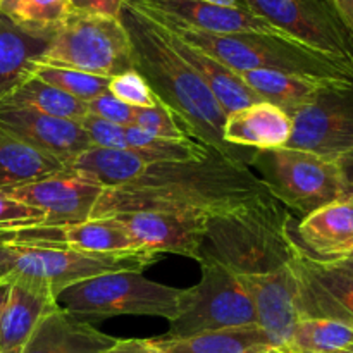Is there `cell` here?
<instances>
[{
    "label": "cell",
    "instance_id": "obj_1",
    "mask_svg": "<svg viewBox=\"0 0 353 353\" xmlns=\"http://www.w3.org/2000/svg\"><path fill=\"white\" fill-rule=\"evenodd\" d=\"M262 193H269L268 188L247 164L210 150L200 161L148 164L133 181L105 188L92 219L141 210H183L209 216Z\"/></svg>",
    "mask_w": 353,
    "mask_h": 353
},
{
    "label": "cell",
    "instance_id": "obj_2",
    "mask_svg": "<svg viewBox=\"0 0 353 353\" xmlns=\"http://www.w3.org/2000/svg\"><path fill=\"white\" fill-rule=\"evenodd\" d=\"M119 19L130 34L134 69L143 76L157 100L174 114L188 137L250 168L255 150L231 147L224 141L226 112L199 72L172 48L162 28L126 2L121 7Z\"/></svg>",
    "mask_w": 353,
    "mask_h": 353
},
{
    "label": "cell",
    "instance_id": "obj_3",
    "mask_svg": "<svg viewBox=\"0 0 353 353\" xmlns=\"http://www.w3.org/2000/svg\"><path fill=\"white\" fill-rule=\"evenodd\" d=\"M293 217L271 193L207 216L203 254L238 276H261L285 268L299 252Z\"/></svg>",
    "mask_w": 353,
    "mask_h": 353
},
{
    "label": "cell",
    "instance_id": "obj_4",
    "mask_svg": "<svg viewBox=\"0 0 353 353\" xmlns=\"http://www.w3.org/2000/svg\"><path fill=\"white\" fill-rule=\"evenodd\" d=\"M159 23V21H155ZM234 72L271 69L327 81H352L353 69L285 34H212L159 23Z\"/></svg>",
    "mask_w": 353,
    "mask_h": 353
},
{
    "label": "cell",
    "instance_id": "obj_5",
    "mask_svg": "<svg viewBox=\"0 0 353 353\" xmlns=\"http://www.w3.org/2000/svg\"><path fill=\"white\" fill-rule=\"evenodd\" d=\"M185 290L161 285L141 271H116L81 279L57 295V305L79 319L116 316L178 317Z\"/></svg>",
    "mask_w": 353,
    "mask_h": 353
},
{
    "label": "cell",
    "instance_id": "obj_6",
    "mask_svg": "<svg viewBox=\"0 0 353 353\" xmlns=\"http://www.w3.org/2000/svg\"><path fill=\"white\" fill-rule=\"evenodd\" d=\"M159 254H81L64 248L33 247L0 240V283H28L52 290L55 295L68 286L116 271H141L155 264Z\"/></svg>",
    "mask_w": 353,
    "mask_h": 353
},
{
    "label": "cell",
    "instance_id": "obj_7",
    "mask_svg": "<svg viewBox=\"0 0 353 353\" xmlns=\"http://www.w3.org/2000/svg\"><path fill=\"white\" fill-rule=\"evenodd\" d=\"M38 64L114 78L134 69L133 47L119 17L71 12Z\"/></svg>",
    "mask_w": 353,
    "mask_h": 353
},
{
    "label": "cell",
    "instance_id": "obj_8",
    "mask_svg": "<svg viewBox=\"0 0 353 353\" xmlns=\"http://www.w3.org/2000/svg\"><path fill=\"white\" fill-rule=\"evenodd\" d=\"M250 165L259 169L268 192L300 219L343 195V169L312 152L299 148L255 150Z\"/></svg>",
    "mask_w": 353,
    "mask_h": 353
},
{
    "label": "cell",
    "instance_id": "obj_9",
    "mask_svg": "<svg viewBox=\"0 0 353 353\" xmlns=\"http://www.w3.org/2000/svg\"><path fill=\"white\" fill-rule=\"evenodd\" d=\"M202 278L185 288L178 317L169 321L164 338H188L209 331L255 326L257 314L243 279L209 255L200 259ZM259 326V324H257Z\"/></svg>",
    "mask_w": 353,
    "mask_h": 353
},
{
    "label": "cell",
    "instance_id": "obj_10",
    "mask_svg": "<svg viewBox=\"0 0 353 353\" xmlns=\"http://www.w3.org/2000/svg\"><path fill=\"white\" fill-rule=\"evenodd\" d=\"M286 37L353 69V40L330 0H241Z\"/></svg>",
    "mask_w": 353,
    "mask_h": 353
},
{
    "label": "cell",
    "instance_id": "obj_11",
    "mask_svg": "<svg viewBox=\"0 0 353 353\" xmlns=\"http://www.w3.org/2000/svg\"><path fill=\"white\" fill-rule=\"evenodd\" d=\"M286 147L340 162L353 154V81L326 86L292 114Z\"/></svg>",
    "mask_w": 353,
    "mask_h": 353
},
{
    "label": "cell",
    "instance_id": "obj_12",
    "mask_svg": "<svg viewBox=\"0 0 353 353\" xmlns=\"http://www.w3.org/2000/svg\"><path fill=\"white\" fill-rule=\"evenodd\" d=\"M0 240L33 247L64 248L81 254H137L138 245L117 217L90 219L85 223L33 224L0 231Z\"/></svg>",
    "mask_w": 353,
    "mask_h": 353
},
{
    "label": "cell",
    "instance_id": "obj_13",
    "mask_svg": "<svg viewBox=\"0 0 353 353\" xmlns=\"http://www.w3.org/2000/svg\"><path fill=\"white\" fill-rule=\"evenodd\" d=\"M103 190L92 176L64 168L47 178L3 190L2 193L16 202L41 210L47 216V224H68L92 219Z\"/></svg>",
    "mask_w": 353,
    "mask_h": 353
},
{
    "label": "cell",
    "instance_id": "obj_14",
    "mask_svg": "<svg viewBox=\"0 0 353 353\" xmlns=\"http://www.w3.org/2000/svg\"><path fill=\"white\" fill-rule=\"evenodd\" d=\"M150 19L212 34H283L272 24L241 6L226 7L202 0H124ZM286 37V34H285Z\"/></svg>",
    "mask_w": 353,
    "mask_h": 353
},
{
    "label": "cell",
    "instance_id": "obj_15",
    "mask_svg": "<svg viewBox=\"0 0 353 353\" xmlns=\"http://www.w3.org/2000/svg\"><path fill=\"white\" fill-rule=\"evenodd\" d=\"M124 224L140 250L178 254L200 262L207 216L183 210H141L114 216Z\"/></svg>",
    "mask_w": 353,
    "mask_h": 353
},
{
    "label": "cell",
    "instance_id": "obj_16",
    "mask_svg": "<svg viewBox=\"0 0 353 353\" xmlns=\"http://www.w3.org/2000/svg\"><path fill=\"white\" fill-rule=\"evenodd\" d=\"M303 317L340 321L353 327V271L340 262H319L302 250L293 259Z\"/></svg>",
    "mask_w": 353,
    "mask_h": 353
},
{
    "label": "cell",
    "instance_id": "obj_17",
    "mask_svg": "<svg viewBox=\"0 0 353 353\" xmlns=\"http://www.w3.org/2000/svg\"><path fill=\"white\" fill-rule=\"evenodd\" d=\"M254 302L257 324L276 350L285 353L293 330L302 319L299 279L293 261L278 271L261 276H240Z\"/></svg>",
    "mask_w": 353,
    "mask_h": 353
},
{
    "label": "cell",
    "instance_id": "obj_18",
    "mask_svg": "<svg viewBox=\"0 0 353 353\" xmlns=\"http://www.w3.org/2000/svg\"><path fill=\"white\" fill-rule=\"evenodd\" d=\"M0 128L64 168L92 147L78 121L45 116L30 109L0 105Z\"/></svg>",
    "mask_w": 353,
    "mask_h": 353
},
{
    "label": "cell",
    "instance_id": "obj_19",
    "mask_svg": "<svg viewBox=\"0 0 353 353\" xmlns=\"http://www.w3.org/2000/svg\"><path fill=\"white\" fill-rule=\"evenodd\" d=\"M293 238L303 254L319 262L345 261L353 252V200L338 199L295 221Z\"/></svg>",
    "mask_w": 353,
    "mask_h": 353
},
{
    "label": "cell",
    "instance_id": "obj_20",
    "mask_svg": "<svg viewBox=\"0 0 353 353\" xmlns=\"http://www.w3.org/2000/svg\"><path fill=\"white\" fill-rule=\"evenodd\" d=\"M292 130V116L274 103L262 100L228 114L223 138L231 147L272 150L288 145Z\"/></svg>",
    "mask_w": 353,
    "mask_h": 353
},
{
    "label": "cell",
    "instance_id": "obj_21",
    "mask_svg": "<svg viewBox=\"0 0 353 353\" xmlns=\"http://www.w3.org/2000/svg\"><path fill=\"white\" fill-rule=\"evenodd\" d=\"M116 341L59 307L40 321L19 353H105Z\"/></svg>",
    "mask_w": 353,
    "mask_h": 353
},
{
    "label": "cell",
    "instance_id": "obj_22",
    "mask_svg": "<svg viewBox=\"0 0 353 353\" xmlns=\"http://www.w3.org/2000/svg\"><path fill=\"white\" fill-rule=\"evenodd\" d=\"M59 309L57 295L43 286L12 283L0 317V352L21 348L43 317Z\"/></svg>",
    "mask_w": 353,
    "mask_h": 353
},
{
    "label": "cell",
    "instance_id": "obj_23",
    "mask_svg": "<svg viewBox=\"0 0 353 353\" xmlns=\"http://www.w3.org/2000/svg\"><path fill=\"white\" fill-rule=\"evenodd\" d=\"M55 33L24 30L0 14V102L30 78Z\"/></svg>",
    "mask_w": 353,
    "mask_h": 353
},
{
    "label": "cell",
    "instance_id": "obj_24",
    "mask_svg": "<svg viewBox=\"0 0 353 353\" xmlns=\"http://www.w3.org/2000/svg\"><path fill=\"white\" fill-rule=\"evenodd\" d=\"M159 26H161V24H159ZM161 28L165 33V37H168L169 43L172 45V48H174V50L178 52V54L181 55L196 72H199V76L203 79V83L209 86V90L212 92V95L216 97L219 105L223 107L226 116L233 112V110L241 109V107H247L255 102H262V100L252 92L250 86L241 79V76L238 74V72L231 71L230 68H226L223 62L214 59L212 55H209L207 52L186 43L185 40H181L178 34L169 31L168 28Z\"/></svg>",
    "mask_w": 353,
    "mask_h": 353
},
{
    "label": "cell",
    "instance_id": "obj_25",
    "mask_svg": "<svg viewBox=\"0 0 353 353\" xmlns=\"http://www.w3.org/2000/svg\"><path fill=\"white\" fill-rule=\"evenodd\" d=\"M164 353H271L278 352L261 326L209 331L188 338H152Z\"/></svg>",
    "mask_w": 353,
    "mask_h": 353
},
{
    "label": "cell",
    "instance_id": "obj_26",
    "mask_svg": "<svg viewBox=\"0 0 353 353\" xmlns=\"http://www.w3.org/2000/svg\"><path fill=\"white\" fill-rule=\"evenodd\" d=\"M238 74L250 86V90L259 99L264 100V102L274 103L279 109L288 112L290 116L295 110H299L300 107L312 102L317 93L326 88V86L336 85V83H347L307 78V76L271 71V69H255V71H245L238 72Z\"/></svg>",
    "mask_w": 353,
    "mask_h": 353
},
{
    "label": "cell",
    "instance_id": "obj_27",
    "mask_svg": "<svg viewBox=\"0 0 353 353\" xmlns=\"http://www.w3.org/2000/svg\"><path fill=\"white\" fill-rule=\"evenodd\" d=\"M62 169L64 164L0 128V192L47 178Z\"/></svg>",
    "mask_w": 353,
    "mask_h": 353
},
{
    "label": "cell",
    "instance_id": "obj_28",
    "mask_svg": "<svg viewBox=\"0 0 353 353\" xmlns=\"http://www.w3.org/2000/svg\"><path fill=\"white\" fill-rule=\"evenodd\" d=\"M0 105L30 109L45 116L78 121V123H81L83 117L88 114L85 102L41 81L37 76H30L26 81L21 83L7 99L0 102Z\"/></svg>",
    "mask_w": 353,
    "mask_h": 353
},
{
    "label": "cell",
    "instance_id": "obj_29",
    "mask_svg": "<svg viewBox=\"0 0 353 353\" xmlns=\"http://www.w3.org/2000/svg\"><path fill=\"white\" fill-rule=\"evenodd\" d=\"M147 165V162L131 152L90 147L85 154L69 162L65 168L92 176L103 188H114L137 179Z\"/></svg>",
    "mask_w": 353,
    "mask_h": 353
},
{
    "label": "cell",
    "instance_id": "obj_30",
    "mask_svg": "<svg viewBox=\"0 0 353 353\" xmlns=\"http://www.w3.org/2000/svg\"><path fill=\"white\" fill-rule=\"evenodd\" d=\"M353 352V327L323 317H303L293 330L285 353Z\"/></svg>",
    "mask_w": 353,
    "mask_h": 353
},
{
    "label": "cell",
    "instance_id": "obj_31",
    "mask_svg": "<svg viewBox=\"0 0 353 353\" xmlns=\"http://www.w3.org/2000/svg\"><path fill=\"white\" fill-rule=\"evenodd\" d=\"M126 152L138 155L147 164H155V162L200 161L205 159L210 150L193 138L165 140V138L154 137L138 126H126Z\"/></svg>",
    "mask_w": 353,
    "mask_h": 353
},
{
    "label": "cell",
    "instance_id": "obj_32",
    "mask_svg": "<svg viewBox=\"0 0 353 353\" xmlns=\"http://www.w3.org/2000/svg\"><path fill=\"white\" fill-rule=\"evenodd\" d=\"M71 12L69 0H0L3 17L38 33H55Z\"/></svg>",
    "mask_w": 353,
    "mask_h": 353
},
{
    "label": "cell",
    "instance_id": "obj_33",
    "mask_svg": "<svg viewBox=\"0 0 353 353\" xmlns=\"http://www.w3.org/2000/svg\"><path fill=\"white\" fill-rule=\"evenodd\" d=\"M31 76H37L41 81L62 90L68 95L88 103L97 97L103 95L109 90L110 78L88 74V72L76 71L69 68H55V65L37 64Z\"/></svg>",
    "mask_w": 353,
    "mask_h": 353
},
{
    "label": "cell",
    "instance_id": "obj_34",
    "mask_svg": "<svg viewBox=\"0 0 353 353\" xmlns=\"http://www.w3.org/2000/svg\"><path fill=\"white\" fill-rule=\"evenodd\" d=\"M133 126H138L140 130L147 131L154 137L165 138V140H185V138H190L185 128L178 123L174 114L161 100H157L154 107L134 109Z\"/></svg>",
    "mask_w": 353,
    "mask_h": 353
},
{
    "label": "cell",
    "instance_id": "obj_35",
    "mask_svg": "<svg viewBox=\"0 0 353 353\" xmlns=\"http://www.w3.org/2000/svg\"><path fill=\"white\" fill-rule=\"evenodd\" d=\"M107 92L133 109H147L157 103V97L137 69L110 78Z\"/></svg>",
    "mask_w": 353,
    "mask_h": 353
},
{
    "label": "cell",
    "instance_id": "obj_36",
    "mask_svg": "<svg viewBox=\"0 0 353 353\" xmlns=\"http://www.w3.org/2000/svg\"><path fill=\"white\" fill-rule=\"evenodd\" d=\"M79 124L85 130L92 147L105 148V150H126V126L109 123L93 114H86Z\"/></svg>",
    "mask_w": 353,
    "mask_h": 353
},
{
    "label": "cell",
    "instance_id": "obj_37",
    "mask_svg": "<svg viewBox=\"0 0 353 353\" xmlns=\"http://www.w3.org/2000/svg\"><path fill=\"white\" fill-rule=\"evenodd\" d=\"M33 224H47V216L41 210L16 202L0 192V231L33 226Z\"/></svg>",
    "mask_w": 353,
    "mask_h": 353
},
{
    "label": "cell",
    "instance_id": "obj_38",
    "mask_svg": "<svg viewBox=\"0 0 353 353\" xmlns=\"http://www.w3.org/2000/svg\"><path fill=\"white\" fill-rule=\"evenodd\" d=\"M86 107H88V114H93V116L109 121V123L119 124V126H133L134 123L133 107L117 100L109 92L97 97L95 100L86 103Z\"/></svg>",
    "mask_w": 353,
    "mask_h": 353
},
{
    "label": "cell",
    "instance_id": "obj_39",
    "mask_svg": "<svg viewBox=\"0 0 353 353\" xmlns=\"http://www.w3.org/2000/svg\"><path fill=\"white\" fill-rule=\"evenodd\" d=\"M72 12L102 14V16L119 17L124 0H69Z\"/></svg>",
    "mask_w": 353,
    "mask_h": 353
},
{
    "label": "cell",
    "instance_id": "obj_40",
    "mask_svg": "<svg viewBox=\"0 0 353 353\" xmlns=\"http://www.w3.org/2000/svg\"><path fill=\"white\" fill-rule=\"evenodd\" d=\"M105 353H164L150 340L130 338V340H117Z\"/></svg>",
    "mask_w": 353,
    "mask_h": 353
},
{
    "label": "cell",
    "instance_id": "obj_41",
    "mask_svg": "<svg viewBox=\"0 0 353 353\" xmlns=\"http://www.w3.org/2000/svg\"><path fill=\"white\" fill-rule=\"evenodd\" d=\"M338 164L343 169V178H345V186H343V195L341 199L353 200V154L347 155L345 159H341Z\"/></svg>",
    "mask_w": 353,
    "mask_h": 353
},
{
    "label": "cell",
    "instance_id": "obj_42",
    "mask_svg": "<svg viewBox=\"0 0 353 353\" xmlns=\"http://www.w3.org/2000/svg\"><path fill=\"white\" fill-rule=\"evenodd\" d=\"M336 10V14L340 16L341 23L345 24L347 31L350 33L353 40V6H347V3H331Z\"/></svg>",
    "mask_w": 353,
    "mask_h": 353
},
{
    "label": "cell",
    "instance_id": "obj_43",
    "mask_svg": "<svg viewBox=\"0 0 353 353\" xmlns=\"http://www.w3.org/2000/svg\"><path fill=\"white\" fill-rule=\"evenodd\" d=\"M202 2H209V3H216V6H226V7L241 6V0H202Z\"/></svg>",
    "mask_w": 353,
    "mask_h": 353
},
{
    "label": "cell",
    "instance_id": "obj_44",
    "mask_svg": "<svg viewBox=\"0 0 353 353\" xmlns=\"http://www.w3.org/2000/svg\"><path fill=\"white\" fill-rule=\"evenodd\" d=\"M9 286H10V285H2V283H0V317H2L3 305H6L7 293H9Z\"/></svg>",
    "mask_w": 353,
    "mask_h": 353
},
{
    "label": "cell",
    "instance_id": "obj_45",
    "mask_svg": "<svg viewBox=\"0 0 353 353\" xmlns=\"http://www.w3.org/2000/svg\"><path fill=\"white\" fill-rule=\"evenodd\" d=\"M338 262H340V264H343V265H347L348 269H352V271H353V261H352V259H345V261H338Z\"/></svg>",
    "mask_w": 353,
    "mask_h": 353
},
{
    "label": "cell",
    "instance_id": "obj_46",
    "mask_svg": "<svg viewBox=\"0 0 353 353\" xmlns=\"http://www.w3.org/2000/svg\"><path fill=\"white\" fill-rule=\"evenodd\" d=\"M331 3H347V6H353V0H330Z\"/></svg>",
    "mask_w": 353,
    "mask_h": 353
},
{
    "label": "cell",
    "instance_id": "obj_47",
    "mask_svg": "<svg viewBox=\"0 0 353 353\" xmlns=\"http://www.w3.org/2000/svg\"><path fill=\"white\" fill-rule=\"evenodd\" d=\"M21 348H16V350H7V352H0V353H19Z\"/></svg>",
    "mask_w": 353,
    "mask_h": 353
},
{
    "label": "cell",
    "instance_id": "obj_48",
    "mask_svg": "<svg viewBox=\"0 0 353 353\" xmlns=\"http://www.w3.org/2000/svg\"><path fill=\"white\" fill-rule=\"evenodd\" d=\"M348 259H352V261H353V252H352V255H350V257H348Z\"/></svg>",
    "mask_w": 353,
    "mask_h": 353
},
{
    "label": "cell",
    "instance_id": "obj_49",
    "mask_svg": "<svg viewBox=\"0 0 353 353\" xmlns=\"http://www.w3.org/2000/svg\"><path fill=\"white\" fill-rule=\"evenodd\" d=\"M340 353H353V352H340Z\"/></svg>",
    "mask_w": 353,
    "mask_h": 353
},
{
    "label": "cell",
    "instance_id": "obj_50",
    "mask_svg": "<svg viewBox=\"0 0 353 353\" xmlns=\"http://www.w3.org/2000/svg\"><path fill=\"white\" fill-rule=\"evenodd\" d=\"M271 353H281V352H271Z\"/></svg>",
    "mask_w": 353,
    "mask_h": 353
}]
</instances>
